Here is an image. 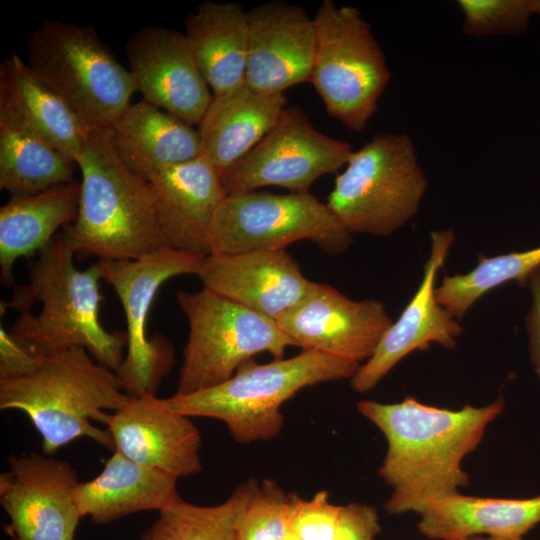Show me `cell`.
Returning <instances> with one entry per match:
<instances>
[{"mask_svg":"<svg viewBox=\"0 0 540 540\" xmlns=\"http://www.w3.org/2000/svg\"><path fill=\"white\" fill-rule=\"evenodd\" d=\"M499 396L484 406L441 408L407 396L396 403L362 400L358 411L384 435L387 451L378 470L392 492L384 503L389 514H420L460 493L470 478L465 457L481 443L489 424L504 410Z\"/></svg>","mask_w":540,"mask_h":540,"instance_id":"6da1fadb","label":"cell"},{"mask_svg":"<svg viewBox=\"0 0 540 540\" xmlns=\"http://www.w3.org/2000/svg\"><path fill=\"white\" fill-rule=\"evenodd\" d=\"M74 258L62 231L37 253L28 264V282L14 286L11 299L1 303L20 312L9 333L40 358L81 347L117 372L127 334L109 332L100 321L103 297L97 263L79 270Z\"/></svg>","mask_w":540,"mask_h":540,"instance_id":"7a4b0ae2","label":"cell"},{"mask_svg":"<svg viewBox=\"0 0 540 540\" xmlns=\"http://www.w3.org/2000/svg\"><path fill=\"white\" fill-rule=\"evenodd\" d=\"M76 165L82 176L78 215L62 230L75 257L134 260L169 247L154 188L122 163L106 128L90 126Z\"/></svg>","mask_w":540,"mask_h":540,"instance_id":"3957f363","label":"cell"},{"mask_svg":"<svg viewBox=\"0 0 540 540\" xmlns=\"http://www.w3.org/2000/svg\"><path fill=\"white\" fill-rule=\"evenodd\" d=\"M131 396L117 372L97 362L81 347L42 358L32 373L0 379V409L24 412L42 437V451L52 455L61 447L89 437L115 450L107 425L110 413Z\"/></svg>","mask_w":540,"mask_h":540,"instance_id":"277c9868","label":"cell"},{"mask_svg":"<svg viewBox=\"0 0 540 540\" xmlns=\"http://www.w3.org/2000/svg\"><path fill=\"white\" fill-rule=\"evenodd\" d=\"M359 363L315 350H302L287 359L244 363L225 382L190 394L166 398L168 405L188 417L221 420L241 444L275 438L282 430L284 402L305 387L351 379Z\"/></svg>","mask_w":540,"mask_h":540,"instance_id":"5b68a950","label":"cell"},{"mask_svg":"<svg viewBox=\"0 0 540 540\" xmlns=\"http://www.w3.org/2000/svg\"><path fill=\"white\" fill-rule=\"evenodd\" d=\"M27 65L87 125L107 128L137 91L92 25L45 19L26 37Z\"/></svg>","mask_w":540,"mask_h":540,"instance_id":"8992f818","label":"cell"},{"mask_svg":"<svg viewBox=\"0 0 540 540\" xmlns=\"http://www.w3.org/2000/svg\"><path fill=\"white\" fill-rule=\"evenodd\" d=\"M427 185L411 138L385 132L352 153L326 204L352 235L386 237L415 216Z\"/></svg>","mask_w":540,"mask_h":540,"instance_id":"52a82bcc","label":"cell"},{"mask_svg":"<svg viewBox=\"0 0 540 540\" xmlns=\"http://www.w3.org/2000/svg\"><path fill=\"white\" fill-rule=\"evenodd\" d=\"M313 20L316 47L309 82L327 113L359 133L391 78L384 54L370 24L353 6L323 0Z\"/></svg>","mask_w":540,"mask_h":540,"instance_id":"ba28073f","label":"cell"},{"mask_svg":"<svg viewBox=\"0 0 540 540\" xmlns=\"http://www.w3.org/2000/svg\"><path fill=\"white\" fill-rule=\"evenodd\" d=\"M176 301L189 326L176 394L214 387L256 354L282 359L287 347L295 346L275 320L206 288L178 291Z\"/></svg>","mask_w":540,"mask_h":540,"instance_id":"9c48e42d","label":"cell"},{"mask_svg":"<svg viewBox=\"0 0 540 540\" xmlns=\"http://www.w3.org/2000/svg\"><path fill=\"white\" fill-rule=\"evenodd\" d=\"M299 240L337 255L349 249L353 237L327 204L309 192L254 190L222 199L211 227L210 254L281 250Z\"/></svg>","mask_w":540,"mask_h":540,"instance_id":"30bf717a","label":"cell"},{"mask_svg":"<svg viewBox=\"0 0 540 540\" xmlns=\"http://www.w3.org/2000/svg\"><path fill=\"white\" fill-rule=\"evenodd\" d=\"M205 256L165 248L134 260H99L101 279L116 292L127 324V353L117 370L130 396L153 393L174 362L163 337L149 340L146 324L152 302L167 280L196 274Z\"/></svg>","mask_w":540,"mask_h":540,"instance_id":"8fae6325","label":"cell"},{"mask_svg":"<svg viewBox=\"0 0 540 540\" xmlns=\"http://www.w3.org/2000/svg\"><path fill=\"white\" fill-rule=\"evenodd\" d=\"M352 146L318 131L304 109L287 106L264 138L221 173L226 196L280 186L309 192L321 176L346 165Z\"/></svg>","mask_w":540,"mask_h":540,"instance_id":"7c38bea8","label":"cell"},{"mask_svg":"<svg viewBox=\"0 0 540 540\" xmlns=\"http://www.w3.org/2000/svg\"><path fill=\"white\" fill-rule=\"evenodd\" d=\"M76 470L50 455L11 456L0 475V504L12 540H74L81 515Z\"/></svg>","mask_w":540,"mask_h":540,"instance_id":"4fadbf2b","label":"cell"},{"mask_svg":"<svg viewBox=\"0 0 540 540\" xmlns=\"http://www.w3.org/2000/svg\"><path fill=\"white\" fill-rule=\"evenodd\" d=\"M276 322L302 350L359 364L373 355L393 323L381 301L352 300L328 284L312 281L304 297Z\"/></svg>","mask_w":540,"mask_h":540,"instance_id":"5bb4252c","label":"cell"},{"mask_svg":"<svg viewBox=\"0 0 540 540\" xmlns=\"http://www.w3.org/2000/svg\"><path fill=\"white\" fill-rule=\"evenodd\" d=\"M453 229L431 233V249L421 283L396 322L383 335L373 355L350 379L355 392L374 388L405 356L430 344L453 349L462 327L436 298V278L454 242Z\"/></svg>","mask_w":540,"mask_h":540,"instance_id":"9a60e30c","label":"cell"},{"mask_svg":"<svg viewBox=\"0 0 540 540\" xmlns=\"http://www.w3.org/2000/svg\"><path fill=\"white\" fill-rule=\"evenodd\" d=\"M125 50L143 100L191 126L198 125L213 95L184 33L143 27L128 39Z\"/></svg>","mask_w":540,"mask_h":540,"instance_id":"2e32d148","label":"cell"},{"mask_svg":"<svg viewBox=\"0 0 540 540\" xmlns=\"http://www.w3.org/2000/svg\"><path fill=\"white\" fill-rule=\"evenodd\" d=\"M115 450L131 461L177 478L202 470L199 429L153 393L131 396L110 414Z\"/></svg>","mask_w":540,"mask_h":540,"instance_id":"e0dca14e","label":"cell"},{"mask_svg":"<svg viewBox=\"0 0 540 540\" xmlns=\"http://www.w3.org/2000/svg\"><path fill=\"white\" fill-rule=\"evenodd\" d=\"M245 83L263 93H284L309 82L315 47L313 18L299 5L270 1L249 11Z\"/></svg>","mask_w":540,"mask_h":540,"instance_id":"ac0fdd59","label":"cell"},{"mask_svg":"<svg viewBox=\"0 0 540 540\" xmlns=\"http://www.w3.org/2000/svg\"><path fill=\"white\" fill-rule=\"evenodd\" d=\"M195 275L203 288L275 321L304 297L311 284L285 249L210 254Z\"/></svg>","mask_w":540,"mask_h":540,"instance_id":"d6986e66","label":"cell"},{"mask_svg":"<svg viewBox=\"0 0 540 540\" xmlns=\"http://www.w3.org/2000/svg\"><path fill=\"white\" fill-rule=\"evenodd\" d=\"M157 196L159 220L170 248L210 255V232L226 196L218 169L202 155L157 171L148 180Z\"/></svg>","mask_w":540,"mask_h":540,"instance_id":"ffe728a7","label":"cell"},{"mask_svg":"<svg viewBox=\"0 0 540 540\" xmlns=\"http://www.w3.org/2000/svg\"><path fill=\"white\" fill-rule=\"evenodd\" d=\"M0 120L48 142L75 163L90 129L14 51L0 65Z\"/></svg>","mask_w":540,"mask_h":540,"instance_id":"44dd1931","label":"cell"},{"mask_svg":"<svg viewBox=\"0 0 540 540\" xmlns=\"http://www.w3.org/2000/svg\"><path fill=\"white\" fill-rule=\"evenodd\" d=\"M106 129L118 158L147 181L164 167L201 156L198 130L145 100L130 104Z\"/></svg>","mask_w":540,"mask_h":540,"instance_id":"7402d4cb","label":"cell"},{"mask_svg":"<svg viewBox=\"0 0 540 540\" xmlns=\"http://www.w3.org/2000/svg\"><path fill=\"white\" fill-rule=\"evenodd\" d=\"M288 106L284 93H263L245 82L213 96L198 124L201 155L220 174L251 151Z\"/></svg>","mask_w":540,"mask_h":540,"instance_id":"603a6c76","label":"cell"},{"mask_svg":"<svg viewBox=\"0 0 540 540\" xmlns=\"http://www.w3.org/2000/svg\"><path fill=\"white\" fill-rule=\"evenodd\" d=\"M177 480L114 450L98 476L78 483L74 499L81 517L108 524L137 512L164 509L179 498Z\"/></svg>","mask_w":540,"mask_h":540,"instance_id":"cb8c5ba5","label":"cell"},{"mask_svg":"<svg viewBox=\"0 0 540 540\" xmlns=\"http://www.w3.org/2000/svg\"><path fill=\"white\" fill-rule=\"evenodd\" d=\"M185 37L213 96L245 82L248 13L236 2H202L184 20Z\"/></svg>","mask_w":540,"mask_h":540,"instance_id":"d4e9b609","label":"cell"},{"mask_svg":"<svg viewBox=\"0 0 540 540\" xmlns=\"http://www.w3.org/2000/svg\"><path fill=\"white\" fill-rule=\"evenodd\" d=\"M81 182L76 180L44 192L11 197L0 209L1 283L14 287V264L32 257L77 218Z\"/></svg>","mask_w":540,"mask_h":540,"instance_id":"484cf974","label":"cell"},{"mask_svg":"<svg viewBox=\"0 0 540 540\" xmlns=\"http://www.w3.org/2000/svg\"><path fill=\"white\" fill-rule=\"evenodd\" d=\"M540 523V494L529 498L447 497L419 514L417 529L430 540L471 535L523 536Z\"/></svg>","mask_w":540,"mask_h":540,"instance_id":"4316f807","label":"cell"},{"mask_svg":"<svg viewBox=\"0 0 540 540\" xmlns=\"http://www.w3.org/2000/svg\"><path fill=\"white\" fill-rule=\"evenodd\" d=\"M75 161L41 138L0 120V189L30 196L74 181Z\"/></svg>","mask_w":540,"mask_h":540,"instance_id":"83f0119b","label":"cell"},{"mask_svg":"<svg viewBox=\"0 0 540 540\" xmlns=\"http://www.w3.org/2000/svg\"><path fill=\"white\" fill-rule=\"evenodd\" d=\"M258 486L256 479H249L215 506H198L179 497L159 511L138 540H236L238 520Z\"/></svg>","mask_w":540,"mask_h":540,"instance_id":"f1b7e54d","label":"cell"},{"mask_svg":"<svg viewBox=\"0 0 540 540\" xmlns=\"http://www.w3.org/2000/svg\"><path fill=\"white\" fill-rule=\"evenodd\" d=\"M538 268L540 246L493 257L480 256L478 264L468 273L444 276L440 286L436 287V298L457 320H461L486 293L510 281L525 286Z\"/></svg>","mask_w":540,"mask_h":540,"instance_id":"f546056e","label":"cell"},{"mask_svg":"<svg viewBox=\"0 0 540 540\" xmlns=\"http://www.w3.org/2000/svg\"><path fill=\"white\" fill-rule=\"evenodd\" d=\"M291 508L292 494L273 480H263L238 520L236 540H286Z\"/></svg>","mask_w":540,"mask_h":540,"instance_id":"4dcf8cb0","label":"cell"},{"mask_svg":"<svg viewBox=\"0 0 540 540\" xmlns=\"http://www.w3.org/2000/svg\"><path fill=\"white\" fill-rule=\"evenodd\" d=\"M463 32L472 36L524 34L532 13L529 0H459Z\"/></svg>","mask_w":540,"mask_h":540,"instance_id":"1f68e13d","label":"cell"},{"mask_svg":"<svg viewBox=\"0 0 540 540\" xmlns=\"http://www.w3.org/2000/svg\"><path fill=\"white\" fill-rule=\"evenodd\" d=\"M342 506L329 501L328 492H317L310 500L292 494L290 533L301 540H333Z\"/></svg>","mask_w":540,"mask_h":540,"instance_id":"d6a6232c","label":"cell"},{"mask_svg":"<svg viewBox=\"0 0 540 540\" xmlns=\"http://www.w3.org/2000/svg\"><path fill=\"white\" fill-rule=\"evenodd\" d=\"M380 531L379 516L374 506L349 503L341 508L333 540H374Z\"/></svg>","mask_w":540,"mask_h":540,"instance_id":"836d02e7","label":"cell"},{"mask_svg":"<svg viewBox=\"0 0 540 540\" xmlns=\"http://www.w3.org/2000/svg\"><path fill=\"white\" fill-rule=\"evenodd\" d=\"M42 358L17 342L3 326L0 327V379H13L32 373Z\"/></svg>","mask_w":540,"mask_h":540,"instance_id":"e575fe53","label":"cell"},{"mask_svg":"<svg viewBox=\"0 0 540 540\" xmlns=\"http://www.w3.org/2000/svg\"><path fill=\"white\" fill-rule=\"evenodd\" d=\"M531 305L526 315L529 360L540 382V268L536 269L527 283Z\"/></svg>","mask_w":540,"mask_h":540,"instance_id":"d590c367","label":"cell"},{"mask_svg":"<svg viewBox=\"0 0 540 540\" xmlns=\"http://www.w3.org/2000/svg\"><path fill=\"white\" fill-rule=\"evenodd\" d=\"M457 540H523V538H509V537H498V536H487V535H471L463 537Z\"/></svg>","mask_w":540,"mask_h":540,"instance_id":"8d00e7d4","label":"cell"},{"mask_svg":"<svg viewBox=\"0 0 540 540\" xmlns=\"http://www.w3.org/2000/svg\"><path fill=\"white\" fill-rule=\"evenodd\" d=\"M529 7L532 15L540 16V0H529Z\"/></svg>","mask_w":540,"mask_h":540,"instance_id":"74e56055","label":"cell"},{"mask_svg":"<svg viewBox=\"0 0 540 540\" xmlns=\"http://www.w3.org/2000/svg\"><path fill=\"white\" fill-rule=\"evenodd\" d=\"M286 540H301V539L295 536L294 534L290 533Z\"/></svg>","mask_w":540,"mask_h":540,"instance_id":"f35d334b","label":"cell"}]
</instances>
